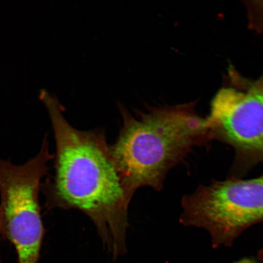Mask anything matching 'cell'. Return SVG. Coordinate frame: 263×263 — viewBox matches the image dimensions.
Instances as JSON below:
<instances>
[{
	"label": "cell",
	"mask_w": 263,
	"mask_h": 263,
	"mask_svg": "<svg viewBox=\"0 0 263 263\" xmlns=\"http://www.w3.org/2000/svg\"><path fill=\"white\" fill-rule=\"evenodd\" d=\"M41 100L53 128L57 154L54 174L42 183L45 209H76L86 215L114 259L127 253L128 201L101 129L71 126L57 97L43 90Z\"/></svg>",
	"instance_id": "cell-1"
},
{
	"label": "cell",
	"mask_w": 263,
	"mask_h": 263,
	"mask_svg": "<svg viewBox=\"0 0 263 263\" xmlns=\"http://www.w3.org/2000/svg\"><path fill=\"white\" fill-rule=\"evenodd\" d=\"M196 104L147 106L134 114L118 104L123 124L110 149L128 201L141 187L162 190L173 167L194 147L213 140L208 118L197 113Z\"/></svg>",
	"instance_id": "cell-2"
},
{
	"label": "cell",
	"mask_w": 263,
	"mask_h": 263,
	"mask_svg": "<svg viewBox=\"0 0 263 263\" xmlns=\"http://www.w3.org/2000/svg\"><path fill=\"white\" fill-rule=\"evenodd\" d=\"M54 159L47 137L24 164L0 159V236L14 246L18 263H38L45 235L39 203L41 180Z\"/></svg>",
	"instance_id": "cell-3"
},
{
	"label": "cell",
	"mask_w": 263,
	"mask_h": 263,
	"mask_svg": "<svg viewBox=\"0 0 263 263\" xmlns=\"http://www.w3.org/2000/svg\"><path fill=\"white\" fill-rule=\"evenodd\" d=\"M226 84L213 99L209 121L212 139L233 147L230 177L242 178L263 164V74L256 80L229 69Z\"/></svg>",
	"instance_id": "cell-4"
},
{
	"label": "cell",
	"mask_w": 263,
	"mask_h": 263,
	"mask_svg": "<svg viewBox=\"0 0 263 263\" xmlns=\"http://www.w3.org/2000/svg\"><path fill=\"white\" fill-rule=\"evenodd\" d=\"M181 205L182 225L206 230L213 248L231 247L245 230L263 222V174L213 180L184 196Z\"/></svg>",
	"instance_id": "cell-5"
},
{
	"label": "cell",
	"mask_w": 263,
	"mask_h": 263,
	"mask_svg": "<svg viewBox=\"0 0 263 263\" xmlns=\"http://www.w3.org/2000/svg\"><path fill=\"white\" fill-rule=\"evenodd\" d=\"M252 5L248 2V15H249L250 25L255 30L263 31V2H251Z\"/></svg>",
	"instance_id": "cell-6"
},
{
	"label": "cell",
	"mask_w": 263,
	"mask_h": 263,
	"mask_svg": "<svg viewBox=\"0 0 263 263\" xmlns=\"http://www.w3.org/2000/svg\"><path fill=\"white\" fill-rule=\"evenodd\" d=\"M235 263H259L255 260V259L251 258H245L241 259H240L239 261L236 262Z\"/></svg>",
	"instance_id": "cell-7"
},
{
	"label": "cell",
	"mask_w": 263,
	"mask_h": 263,
	"mask_svg": "<svg viewBox=\"0 0 263 263\" xmlns=\"http://www.w3.org/2000/svg\"><path fill=\"white\" fill-rule=\"evenodd\" d=\"M258 258L261 263H263V248L259 250L258 254Z\"/></svg>",
	"instance_id": "cell-8"
},
{
	"label": "cell",
	"mask_w": 263,
	"mask_h": 263,
	"mask_svg": "<svg viewBox=\"0 0 263 263\" xmlns=\"http://www.w3.org/2000/svg\"><path fill=\"white\" fill-rule=\"evenodd\" d=\"M0 263H2V258H1V255H0Z\"/></svg>",
	"instance_id": "cell-9"
}]
</instances>
